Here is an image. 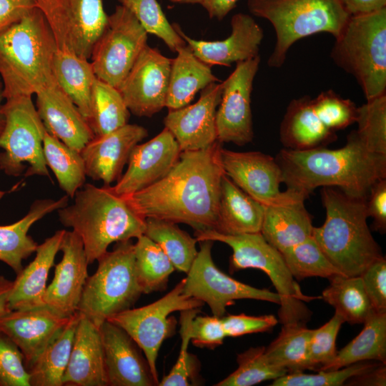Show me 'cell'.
Masks as SVG:
<instances>
[{
    "label": "cell",
    "mask_w": 386,
    "mask_h": 386,
    "mask_svg": "<svg viewBox=\"0 0 386 386\" xmlns=\"http://www.w3.org/2000/svg\"><path fill=\"white\" fill-rule=\"evenodd\" d=\"M222 143L181 152L172 168L159 180L123 196L143 218L184 223L195 229H215L221 182L225 174Z\"/></svg>",
    "instance_id": "cell-1"
},
{
    "label": "cell",
    "mask_w": 386,
    "mask_h": 386,
    "mask_svg": "<svg viewBox=\"0 0 386 386\" xmlns=\"http://www.w3.org/2000/svg\"><path fill=\"white\" fill-rule=\"evenodd\" d=\"M275 159L287 189L306 198L319 187H334L352 197L367 198L371 187L386 178V155L367 150L355 131L348 134L345 145L340 149L283 148Z\"/></svg>",
    "instance_id": "cell-2"
},
{
    "label": "cell",
    "mask_w": 386,
    "mask_h": 386,
    "mask_svg": "<svg viewBox=\"0 0 386 386\" xmlns=\"http://www.w3.org/2000/svg\"><path fill=\"white\" fill-rule=\"evenodd\" d=\"M74 198L72 204L57 210L59 219L79 236L89 264L97 261L111 244L144 234L145 219L110 186L86 184Z\"/></svg>",
    "instance_id": "cell-3"
},
{
    "label": "cell",
    "mask_w": 386,
    "mask_h": 386,
    "mask_svg": "<svg viewBox=\"0 0 386 386\" xmlns=\"http://www.w3.org/2000/svg\"><path fill=\"white\" fill-rule=\"evenodd\" d=\"M324 224L312 237L331 263L345 276H360L382 255L367 223L366 199L352 197L339 188L323 187Z\"/></svg>",
    "instance_id": "cell-4"
},
{
    "label": "cell",
    "mask_w": 386,
    "mask_h": 386,
    "mask_svg": "<svg viewBox=\"0 0 386 386\" xmlns=\"http://www.w3.org/2000/svg\"><path fill=\"white\" fill-rule=\"evenodd\" d=\"M57 46L40 10L34 6L0 33V76L4 99L36 94L54 79Z\"/></svg>",
    "instance_id": "cell-5"
},
{
    "label": "cell",
    "mask_w": 386,
    "mask_h": 386,
    "mask_svg": "<svg viewBox=\"0 0 386 386\" xmlns=\"http://www.w3.org/2000/svg\"><path fill=\"white\" fill-rule=\"evenodd\" d=\"M254 16L269 21L276 43L267 64L279 68L297 41L322 32L337 38L350 16L339 0H247Z\"/></svg>",
    "instance_id": "cell-6"
},
{
    "label": "cell",
    "mask_w": 386,
    "mask_h": 386,
    "mask_svg": "<svg viewBox=\"0 0 386 386\" xmlns=\"http://www.w3.org/2000/svg\"><path fill=\"white\" fill-rule=\"evenodd\" d=\"M194 235L198 242L218 241L229 245L233 252L229 259L232 272L252 268L266 273L280 297L278 312L280 322L305 325L310 313L305 302L316 297L302 293L281 252L269 244L260 232L228 235L207 229L195 232Z\"/></svg>",
    "instance_id": "cell-7"
},
{
    "label": "cell",
    "mask_w": 386,
    "mask_h": 386,
    "mask_svg": "<svg viewBox=\"0 0 386 386\" xmlns=\"http://www.w3.org/2000/svg\"><path fill=\"white\" fill-rule=\"evenodd\" d=\"M330 56L355 78L366 101L386 94V8L350 16Z\"/></svg>",
    "instance_id": "cell-8"
},
{
    "label": "cell",
    "mask_w": 386,
    "mask_h": 386,
    "mask_svg": "<svg viewBox=\"0 0 386 386\" xmlns=\"http://www.w3.org/2000/svg\"><path fill=\"white\" fill-rule=\"evenodd\" d=\"M97 262L96 272L86 279L77 312L99 327L109 317L132 308L143 292L131 239L117 242Z\"/></svg>",
    "instance_id": "cell-9"
},
{
    "label": "cell",
    "mask_w": 386,
    "mask_h": 386,
    "mask_svg": "<svg viewBox=\"0 0 386 386\" xmlns=\"http://www.w3.org/2000/svg\"><path fill=\"white\" fill-rule=\"evenodd\" d=\"M1 105L5 124L0 134V169L8 176L50 178L43 153L45 127L31 96H20Z\"/></svg>",
    "instance_id": "cell-10"
},
{
    "label": "cell",
    "mask_w": 386,
    "mask_h": 386,
    "mask_svg": "<svg viewBox=\"0 0 386 386\" xmlns=\"http://www.w3.org/2000/svg\"><path fill=\"white\" fill-rule=\"evenodd\" d=\"M184 278L169 292L147 305L130 308L108 320L125 330L142 350L155 380L159 382L157 359L164 340L171 337L177 325V311L199 309L204 303L184 291Z\"/></svg>",
    "instance_id": "cell-11"
},
{
    "label": "cell",
    "mask_w": 386,
    "mask_h": 386,
    "mask_svg": "<svg viewBox=\"0 0 386 386\" xmlns=\"http://www.w3.org/2000/svg\"><path fill=\"white\" fill-rule=\"evenodd\" d=\"M147 45V33L136 17L117 6L91 51L96 77L119 89Z\"/></svg>",
    "instance_id": "cell-12"
},
{
    "label": "cell",
    "mask_w": 386,
    "mask_h": 386,
    "mask_svg": "<svg viewBox=\"0 0 386 386\" xmlns=\"http://www.w3.org/2000/svg\"><path fill=\"white\" fill-rule=\"evenodd\" d=\"M58 49L89 59L108 16L102 0H36Z\"/></svg>",
    "instance_id": "cell-13"
},
{
    "label": "cell",
    "mask_w": 386,
    "mask_h": 386,
    "mask_svg": "<svg viewBox=\"0 0 386 386\" xmlns=\"http://www.w3.org/2000/svg\"><path fill=\"white\" fill-rule=\"evenodd\" d=\"M199 242L200 249L184 278V291L206 303L214 316L222 317L227 307L236 300L251 299L279 305L280 297L277 292L246 284L222 272L212 257L213 241Z\"/></svg>",
    "instance_id": "cell-14"
},
{
    "label": "cell",
    "mask_w": 386,
    "mask_h": 386,
    "mask_svg": "<svg viewBox=\"0 0 386 386\" xmlns=\"http://www.w3.org/2000/svg\"><path fill=\"white\" fill-rule=\"evenodd\" d=\"M259 62V55L237 62L232 73L222 81V96L216 112L217 137L221 143L242 146L253 139L251 94Z\"/></svg>",
    "instance_id": "cell-15"
},
{
    "label": "cell",
    "mask_w": 386,
    "mask_h": 386,
    "mask_svg": "<svg viewBox=\"0 0 386 386\" xmlns=\"http://www.w3.org/2000/svg\"><path fill=\"white\" fill-rule=\"evenodd\" d=\"M172 60L144 47L119 89L130 112L151 117L166 107Z\"/></svg>",
    "instance_id": "cell-16"
},
{
    "label": "cell",
    "mask_w": 386,
    "mask_h": 386,
    "mask_svg": "<svg viewBox=\"0 0 386 386\" xmlns=\"http://www.w3.org/2000/svg\"><path fill=\"white\" fill-rule=\"evenodd\" d=\"M61 260L55 265L54 276L46 287L45 305L61 316L69 317L77 312L89 264L79 236L65 230L60 249Z\"/></svg>",
    "instance_id": "cell-17"
},
{
    "label": "cell",
    "mask_w": 386,
    "mask_h": 386,
    "mask_svg": "<svg viewBox=\"0 0 386 386\" xmlns=\"http://www.w3.org/2000/svg\"><path fill=\"white\" fill-rule=\"evenodd\" d=\"M180 153L176 139L164 127L155 137L133 148L127 171L111 189L118 195L126 196L152 185L172 168Z\"/></svg>",
    "instance_id": "cell-18"
},
{
    "label": "cell",
    "mask_w": 386,
    "mask_h": 386,
    "mask_svg": "<svg viewBox=\"0 0 386 386\" xmlns=\"http://www.w3.org/2000/svg\"><path fill=\"white\" fill-rule=\"evenodd\" d=\"M222 91V81L212 83L201 90L194 104L169 110L164 127L173 134L181 152L202 149L217 141L216 112Z\"/></svg>",
    "instance_id": "cell-19"
},
{
    "label": "cell",
    "mask_w": 386,
    "mask_h": 386,
    "mask_svg": "<svg viewBox=\"0 0 386 386\" xmlns=\"http://www.w3.org/2000/svg\"><path fill=\"white\" fill-rule=\"evenodd\" d=\"M99 330L108 386L159 385L142 350L125 330L109 320Z\"/></svg>",
    "instance_id": "cell-20"
},
{
    "label": "cell",
    "mask_w": 386,
    "mask_h": 386,
    "mask_svg": "<svg viewBox=\"0 0 386 386\" xmlns=\"http://www.w3.org/2000/svg\"><path fill=\"white\" fill-rule=\"evenodd\" d=\"M46 306L0 313V330L18 347L27 368L68 322Z\"/></svg>",
    "instance_id": "cell-21"
},
{
    "label": "cell",
    "mask_w": 386,
    "mask_h": 386,
    "mask_svg": "<svg viewBox=\"0 0 386 386\" xmlns=\"http://www.w3.org/2000/svg\"><path fill=\"white\" fill-rule=\"evenodd\" d=\"M220 157L225 174L262 205L282 194V172L275 158L260 152H234L223 147Z\"/></svg>",
    "instance_id": "cell-22"
},
{
    "label": "cell",
    "mask_w": 386,
    "mask_h": 386,
    "mask_svg": "<svg viewBox=\"0 0 386 386\" xmlns=\"http://www.w3.org/2000/svg\"><path fill=\"white\" fill-rule=\"evenodd\" d=\"M147 135L144 127L127 124L109 133L94 136L80 152L86 176L102 181L104 186L117 182L132 150Z\"/></svg>",
    "instance_id": "cell-23"
},
{
    "label": "cell",
    "mask_w": 386,
    "mask_h": 386,
    "mask_svg": "<svg viewBox=\"0 0 386 386\" xmlns=\"http://www.w3.org/2000/svg\"><path fill=\"white\" fill-rule=\"evenodd\" d=\"M193 54L209 66H230L259 56L264 32L249 14L237 13L231 19V34L220 41L194 39L184 33L177 24H172Z\"/></svg>",
    "instance_id": "cell-24"
},
{
    "label": "cell",
    "mask_w": 386,
    "mask_h": 386,
    "mask_svg": "<svg viewBox=\"0 0 386 386\" xmlns=\"http://www.w3.org/2000/svg\"><path fill=\"white\" fill-rule=\"evenodd\" d=\"M36 95V111L46 130L70 148L80 152L94 134L76 106L55 79Z\"/></svg>",
    "instance_id": "cell-25"
},
{
    "label": "cell",
    "mask_w": 386,
    "mask_h": 386,
    "mask_svg": "<svg viewBox=\"0 0 386 386\" xmlns=\"http://www.w3.org/2000/svg\"><path fill=\"white\" fill-rule=\"evenodd\" d=\"M307 198L287 189L271 204L264 206L260 233L280 252L312 236V216L305 206Z\"/></svg>",
    "instance_id": "cell-26"
},
{
    "label": "cell",
    "mask_w": 386,
    "mask_h": 386,
    "mask_svg": "<svg viewBox=\"0 0 386 386\" xmlns=\"http://www.w3.org/2000/svg\"><path fill=\"white\" fill-rule=\"evenodd\" d=\"M63 385L108 386L99 327L80 313Z\"/></svg>",
    "instance_id": "cell-27"
},
{
    "label": "cell",
    "mask_w": 386,
    "mask_h": 386,
    "mask_svg": "<svg viewBox=\"0 0 386 386\" xmlns=\"http://www.w3.org/2000/svg\"><path fill=\"white\" fill-rule=\"evenodd\" d=\"M65 229L56 231L38 244L36 256L13 281L8 300L9 310H26L46 306L44 295L49 271L59 251Z\"/></svg>",
    "instance_id": "cell-28"
},
{
    "label": "cell",
    "mask_w": 386,
    "mask_h": 386,
    "mask_svg": "<svg viewBox=\"0 0 386 386\" xmlns=\"http://www.w3.org/2000/svg\"><path fill=\"white\" fill-rule=\"evenodd\" d=\"M337 138L336 133L317 117L310 96L305 95L289 103L279 127V139L284 148L305 151L326 147Z\"/></svg>",
    "instance_id": "cell-29"
},
{
    "label": "cell",
    "mask_w": 386,
    "mask_h": 386,
    "mask_svg": "<svg viewBox=\"0 0 386 386\" xmlns=\"http://www.w3.org/2000/svg\"><path fill=\"white\" fill-rule=\"evenodd\" d=\"M69 196L59 199L35 200L27 214L17 222L0 225V261L17 274L23 269L22 262L35 252L37 243L28 234L31 227L46 214L66 206Z\"/></svg>",
    "instance_id": "cell-30"
},
{
    "label": "cell",
    "mask_w": 386,
    "mask_h": 386,
    "mask_svg": "<svg viewBox=\"0 0 386 386\" xmlns=\"http://www.w3.org/2000/svg\"><path fill=\"white\" fill-rule=\"evenodd\" d=\"M264 206L224 174L221 182L215 231L228 235L260 232Z\"/></svg>",
    "instance_id": "cell-31"
},
{
    "label": "cell",
    "mask_w": 386,
    "mask_h": 386,
    "mask_svg": "<svg viewBox=\"0 0 386 386\" xmlns=\"http://www.w3.org/2000/svg\"><path fill=\"white\" fill-rule=\"evenodd\" d=\"M172 60L166 107L169 110L189 104L195 94L209 84L220 81L210 66L197 58L186 44Z\"/></svg>",
    "instance_id": "cell-32"
},
{
    "label": "cell",
    "mask_w": 386,
    "mask_h": 386,
    "mask_svg": "<svg viewBox=\"0 0 386 386\" xmlns=\"http://www.w3.org/2000/svg\"><path fill=\"white\" fill-rule=\"evenodd\" d=\"M53 75L57 84L89 122L91 91L96 79L91 61L67 49L57 48Z\"/></svg>",
    "instance_id": "cell-33"
},
{
    "label": "cell",
    "mask_w": 386,
    "mask_h": 386,
    "mask_svg": "<svg viewBox=\"0 0 386 386\" xmlns=\"http://www.w3.org/2000/svg\"><path fill=\"white\" fill-rule=\"evenodd\" d=\"M80 317L76 312L53 340L27 368L30 386H62Z\"/></svg>",
    "instance_id": "cell-34"
},
{
    "label": "cell",
    "mask_w": 386,
    "mask_h": 386,
    "mask_svg": "<svg viewBox=\"0 0 386 386\" xmlns=\"http://www.w3.org/2000/svg\"><path fill=\"white\" fill-rule=\"evenodd\" d=\"M363 324L358 335L337 351L335 359L320 370H337L366 360L386 364V312L372 311Z\"/></svg>",
    "instance_id": "cell-35"
},
{
    "label": "cell",
    "mask_w": 386,
    "mask_h": 386,
    "mask_svg": "<svg viewBox=\"0 0 386 386\" xmlns=\"http://www.w3.org/2000/svg\"><path fill=\"white\" fill-rule=\"evenodd\" d=\"M322 298L350 324L364 323L373 311L360 276L338 274L329 279Z\"/></svg>",
    "instance_id": "cell-36"
},
{
    "label": "cell",
    "mask_w": 386,
    "mask_h": 386,
    "mask_svg": "<svg viewBox=\"0 0 386 386\" xmlns=\"http://www.w3.org/2000/svg\"><path fill=\"white\" fill-rule=\"evenodd\" d=\"M145 224L144 234L161 247L175 269L187 273L198 252L197 239L172 221L146 218Z\"/></svg>",
    "instance_id": "cell-37"
},
{
    "label": "cell",
    "mask_w": 386,
    "mask_h": 386,
    "mask_svg": "<svg viewBox=\"0 0 386 386\" xmlns=\"http://www.w3.org/2000/svg\"><path fill=\"white\" fill-rule=\"evenodd\" d=\"M46 164L54 172L60 188L74 198L86 180L84 162L80 152L70 148L46 131L43 139Z\"/></svg>",
    "instance_id": "cell-38"
},
{
    "label": "cell",
    "mask_w": 386,
    "mask_h": 386,
    "mask_svg": "<svg viewBox=\"0 0 386 386\" xmlns=\"http://www.w3.org/2000/svg\"><path fill=\"white\" fill-rule=\"evenodd\" d=\"M129 110L119 90L96 79L91 96L89 124L94 136L114 131L128 124Z\"/></svg>",
    "instance_id": "cell-39"
},
{
    "label": "cell",
    "mask_w": 386,
    "mask_h": 386,
    "mask_svg": "<svg viewBox=\"0 0 386 386\" xmlns=\"http://www.w3.org/2000/svg\"><path fill=\"white\" fill-rule=\"evenodd\" d=\"M134 244V265L143 294L166 289L175 268L161 247L144 234Z\"/></svg>",
    "instance_id": "cell-40"
},
{
    "label": "cell",
    "mask_w": 386,
    "mask_h": 386,
    "mask_svg": "<svg viewBox=\"0 0 386 386\" xmlns=\"http://www.w3.org/2000/svg\"><path fill=\"white\" fill-rule=\"evenodd\" d=\"M312 330L302 324L283 325L277 337L265 347L267 358L288 373L307 370V352Z\"/></svg>",
    "instance_id": "cell-41"
},
{
    "label": "cell",
    "mask_w": 386,
    "mask_h": 386,
    "mask_svg": "<svg viewBox=\"0 0 386 386\" xmlns=\"http://www.w3.org/2000/svg\"><path fill=\"white\" fill-rule=\"evenodd\" d=\"M281 254L296 280L312 277L329 279L335 275L343 274L325 256L312 236Z\"/></svg>",
    "instance_id": "cell-42"
},
{
    "label": "cell",
    "mask_w": 386,
    "mask_h": 386,
    "mask_svg": "<svg viewBox=\"0 0 386 386\" xmlns=\"http://www.w3.org/2000/svg\"><path fill=\"white\" fill-rule=\"evenodd\" d=\"M238 367L216 386H252L286 375L287 370L273 365L265 354V347H250L237 357Z\"/></svg>",
    "instance_id": "cell-43"
},
{
    "label": "cell",
    "mask_w": 386,
    "mask_h": 386,
    "mask_svg": "<svg viewBox=\"0 0 386 386\" xmlns=\"http://www.w3.org/2000/svg\"><path fill=\"white\" fill-rule=\"evenodd\" d=\"M356 123V134L367 149L386 155V94L357 107Z\"/></svg>",
    "instance_id": "cell-44"
},
{
    "label": "cell",
    "mask_w": 386,
    "mask_h": 386,
    "mask_svg": "<svg viewBox=\"0 0 386 386\" xmlns=\"http://www.w3.org/2000/svg\"><path fill=\"white\" fill-rule=\"evenodd\" d=\"M136 17L147 34L161 39L169 49L176 52L187 44L166 18L157 0H118Z\"/></svg>",
    "instance_id": "cell-45"
},
{
    "label": "cell",
    "mask_w": 386,
    "mask_h": 386,
    "mask_svg": "<svg viewBox=\"0 0 386 386\" xmlns=\"http://www.w3.org/2000/svg\"><path fill=\"white\" fill-rule=\"evenodd\" d=\"M312 106L321 122L330 131L344 129L356 122L357 107L332 89L322 91L312 99Z\"/></svg>",
    "instance_id": "cell-46"
},
{
    "label": "cell",
    "mask_w": 386,
    "mask_h": 386,
    "mask_svg": "<svg viewBox=\"0 0 386 386\" xmlns=\"http://www.w3.org/2000/svg\"><path fill=\"white\" fill-rule=\"evenodd\" d=\"M377 363L356 362L348 366L330 370H320L317 374L302 372L287 373L274 380L271 386H341L352 377L375 367Z\"/></svg>",
    "instance_id": "cell-47"
},
{
    "label": "cell",
    "mask_w": 386,
    "mask_h": 386,
    "mask_svg": "<svg viewBox=\"0 0 386 386\" xmlns=\"http://www.w3.org/2000/svg\"><path fill=\"white\" fill-rule=\"evenodd\" d=\"M343 322V318L335 312L328 322L312 330L307 352V370L319 371L335 359L336 340Z\"/></svg>",
    "instance_id": "cell-48"
},
{
    "label": "cell",
    "mask_w": 386,
    "mask_h": 386,
    "mask_svg": "<svg viewBox=\"0 0 386 386\" xmlns=\"http://www.w3.org/2000/svg\"><path fill=\"white\" fill-rule=\"evenodd\" d=\"M199 312L198 309L181 312V337L182 345L177 362L168 375L163 377L159 382V386H189L192 379V366L190 354L187 349L190 342V327L192 319Z\"/></svg>",
    "instance_id": "cell-49"
},
{
    "label": "cell",
    "mask_w": 386,
    "mask_h": 386,
    "mask_svg": "<svg viewBox=\"0 0 386 386\" xmlns=\"http://www.w3.org/2000/svg\"><path fill=\"white\" fill-rule=\"evenodd\" d=\"M0 386H30L29 375L21 351L1 330Z\"/></svg>",
    "instance_id": "cell-50"
},
{
    "label": "cell",
    "mask_w": 386,
    "mask_h": 386,
    "mask_svg": "<svg viewBox=\"0 0 386 386\" xmlns=\"http://www.w3.org/2000/svg\"><path fill=\"white\" fill-rule=\"evenodd\" d=\"M372 309L375 312H386V259L373 262L360 275Z\"/></svg>",
    "instance_id": "cell-51"
},
{
    "label": "cell",
    "mask_w": 386,
    "mask_h": 386,
    "mask_svg": "<svg viewBox=\"0 0 386 386\" xmlns=\"http://www.w3.org/2000/svg\"><path fill=\"white\" fill-rule=\"evenodd\" d=\"M190 341L197 347L214 349L227 337L221 317L195 316L191 322Z\"/></svg>",
    "instance_id": "cell-52"
},
{
    "label": "cell",
    "mask_w": 386,
    "mask_h": 386,
    "mask_svg": "<svg viewBox=\"0 0 386 386\" xmlns=\"http://www.w3.org/2000/svg\"><path fill=\"white\" fill-rule=\"evenodd\" d=\"M221 320L227 337H231L267 332L278 323L277 319L273 315L261 316L230 315L223 316Z\"/></svg>",
    "instance_id": "cell-53"
},
{
    "label": "cell",
    "mask_w": 386,
    "mask_h": 386,
    "mask_svg": "<svg viewBox=\"0 0 386 386\" xmlns=\"http://www.w3.org/2000/svg\"><path fill=\"white\" fill-rule=\"evenodd\" d=\"M368 217L373 219V229L384 234L386 231V178L377 181L366 199Z\"/></svg>",
    "instance_id": "cell-54"
},
{
    "label": "cell",
    "mask_w": 386,
    "mask_h": 386,
    "mask_svg": "<svg viewBox=\"0 0 386 386\" xmlns=\"http://www.w3.org/2000/svg\"><path fill=\"white\" fill-rule=\"evenodd\" d=\"M34 6L33 0H0V33L19 22Z\"/></svg>",
    "instance_id": "cell-55"
},
{
    "label": "cell",
    "mask_w": 386,
    "mask_h": 386,
    "mask_svg": "<svg viewBox=\"0 0 386 386\" xmlns=\"http://www.w3.org/2000/svg\"><path fill=\"white\" fill-rule=\"evenodd\" d=\"M386 364L380 362L375 367L361 375L351 377L347 385L385 386L386 385Z\"/></svg>",
    "instance_id": "cell-56"
},
{
    "label": "cell",
    "mask_w": 386,
    "mask_h": 386,
    "mask_svg": "<svg viewBox=\"0 0 386 386\" xmlns=\"http://www.w3.org/2000/svg\"><path fill=\"white\" fill-rule=\"evenodd\" d=\"M350 16L366 14L386 8V0H339Z\"/></svg>",
    "instance_id": "cell-57"
},
{
    "label": "cell",
    "mask_w": 386,
    "mask_h": 386,
    "mask_svg": "<svg viewBox=\"0 0 386 386\" xmlns=\"http://www.w3.org/2000/svg\"><path fill=\"white\" fill-rule=\"evenodd\" d=\"M239 0H202L200 4L210 18L222 20L237 5Z\"/></svg>",
    "instance_id": "cell-58"
},
{
    "label": "cell",
    "mask_w": 386,
    "mask_h": 386,
    "mask_svg": "<svg viewBox=\"0 0 386 386\" xmlns=\"http://www.w3.org/2000/svg\"><path fill=\"white\" fill-rule=\"evenodd\" d=\"M13 287V281L0 275V313L8 310V300Z\"/></svg>",
    "instance_id": "cell-59"
},
{
    "label": "cell",
    "mask_w": 386,
    "mask_h": 386,
    "mask_svg": "<svg viewBox=\"0 0 386 386\" xmlns=\"http://www.w3.org/2000/svg\"><path fill=\"white\" fill-rule=\"evenodd\" d=\"M3 99H4L2 94V84L0 81V134H1L5 124V119L3 114L1 113V102Z\"/></svg>",
    "instance_id": "cell-60"
},
{
    "label": "cell",
    "mask_w": 386,
    "mask_h": 386,
    "mask_svg": "<svg viewBox=\"0 0 386 386\" xmlns=\"http://www.w3.org/2000/svg\"><path fill=\"white\" fill-rule=\"evenodd\" d=\"M172 3L177 4H199L202 0H169Z\"/></svg>",
    "instance_id": "cell-61"
},
{
    "label": "cell",
    "mask_w": 386,
    "mask_h": 386,
    "mask_svg": "<svg viewBox=\"0 0 386 386\" xmlns=\"http://www.w3.org/2000/svg\"><path fill=\"white\" fill-rule=\"evenodd\" d=\"M33 1H36V0H33Z\"/></svg>",
    "instance_id": "cell-62"
}]
</instances>
